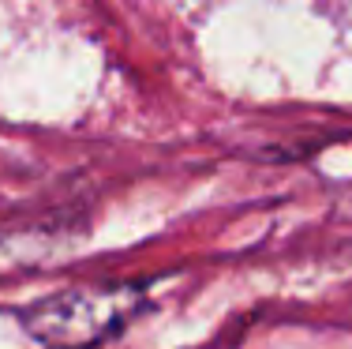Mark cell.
Instances as JSON below:
<instances>
[{
  "mask_svg": "<svg viewBox=\"0 0 352 349\" xmlns=\"http://www.w3.org/2000/svg\"><path fill=\"white\" fill-rule=\"evenodd\" d=\"M150 304L146 286L139 282H102L53 293L23 312V327L34 342L49 349H90L120 335Z\"/></svg>",
  "mask_w": 352,
  "mask_h": 349,
  "instance_id": "obj_1",
  "label": "cell"
}]
</instances>
